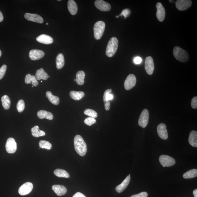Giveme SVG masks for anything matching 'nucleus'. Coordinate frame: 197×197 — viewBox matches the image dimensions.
<instances>
[{
	"mask_svg": "<svg viewBox=\"0 0 197 197\" xmlns=\"http://www.w3.org/2000/svg\"><path fill=\"white\" fill-rule=\"evenodd\" d=\"M74 146L77 153L81 156L86 154L87 148L86 143L81 135H77L74 139Z\"/></svg>",
	"mask_w": 197,
	"mask_h": 197,
	"instance_id": "nucleus-1",
	"label": "nucleus"
},
{
	"mask_svg": "<svg viewBox=\"0 0 197 197\" xmlns=\"http://www.w3.org/2000/svg\"><path fill=\"white\" fill-rule=\"evenodd\" d=\"M118 46V41L116 37H113L109 40L107 44L106 55L109 57L114 56L117 50Z\"/></svg>",
	"mask_w": 197,
	"mask_h": 197,
	"instance_id": "nucleus-2",
	"label": "nucleus"
},
{
	"mask_svg": "<svg viewBox=\"0 0 197 197\" xmlns=\"http://www.w3.org/2000/svg\"><path fill=\"white\" fill-rule=\"evenodd\" d=\"M173 54L174 57L180 62H186L189 60L188 53L179 46H176L174 48Z\"/></svg>",
	"mask_w": 197,
	"mask_h": 197,
	"instance_id": "nucleus-3",
	"label": "nucleus"
},
{
	"mask_svg": "<svg viewBox=\"0 0 197 197\" xmlns=\"http://www.w3.org/2000/svg\"><path fill=\"white\" fill-rule=\"evenodd\" d=\"M105 22L99 21L95 24L94 27V38L96 40L101 38L105 31Z\"/></svg>",
	"mask_w": 197,
	"mask_h": 197,
	"instance_id": "nucleus-4",
	"label": "nucleus"
},
{
	"mask_svg": "<svg viewBox=\"0 0 197 197\" xmlns=\"http://www.w3.org/2000/svg\"><path fill=\"white\" fill-rule=\"evenodd\" d=\"M159 161L163 167H170L175 164L176 161L173 158L166 155H162L159 157Z\"/></svg>",
	"mask_w": 197,
	"mask_h": 197,
	"instance_id": "nucleus-5",
	"label": "nucleus"
},
{
	"mask_svg": "<svg viewBox=\"0 0 197 197\" xmlns=\"http://www.w3.org/2000/svg\"><path fill=\"white\" fill-rule=\"evenodd\" d=\"M149 120V113L147 109H144L141 113L139 118V125L142 128L146 127Z\"/></svg>",
	"mask_w": 197,
	"mask_h": 197,
	"instance_id": "nucleus-6",
	"label": "nucleus"
},
{
	"mask_svg": "<svg viewBox=\"0 0 197 197\" xmlns=\"http://www.w3.org/2000/svg\"><path fill=\"white\" fill-rule=\"evenodd\" d=\"M5 149L9 153H15L17 149V144L14 138L10 137L7 139L5 144Z\"/></svg>",
	"mask_w": 197,
	"mask_h": 197,
	"instance_id": "nucleus-7",
	"label": "nucleus"
},
{
	"mask_svg": "<svg viewBox=\"0 0 197 197\" xmlns=\"http://www.w3.org/2000/svg\"><path fill=\"white\" fill-rule=\"evenodd\" d=\"M136 81V78L135 76L132 74H130L124 82V88L127 90H131L135 86Z\"/></svg>",
	"mask_w": 197,
	"mask_h": 197,
	"instance_id": "nucleus-8",
	"label": "nucleus"
},
{
	"mask_svg": "<svg viewBox=\"0 0 197 197\" xmlns=\"http://www.w3.org/2000/svg\"><path fill=\"white\" fill-rule=\"evenodd\" d=\"M192 5V2L191 0H178L176 2V8L180 11L187 10Z\"/></svg>",
	"mask_w": 197,
	"mask_h": 197,
	"instance_id": "nucleus-9",
	"label": "nucleus"
},
{
	"mask_svg": "<svg viewBox=\"0 0 197 197\" xmlns=\"http://www.w3.org/2000/svg\"><path fill=\"white\" fill-rule=\"evenodd\" d=\"M145 70L148 75H152L153 73L155 65L153 58L151 56L146 57L145 61Z\"/></svg>",
	"mask_w": 197,
	"mask_h": 197,
	"instance_id": "nucleus-10",
	"label": "nucleus"
},
{
	"mask_svg": "<svg viewBox=\"0 0 197 197\" xmlns=\"http://www.w3.org/2000/svg\"><path fill=\"white\" fill-rule=\"evenodd\" d=\"M33 188V185L30 182H27L20 187L18 193L22 196L26 195L29 194Z\"/></svg>",
	"mask_w": 197,
	"mask_h": 197,
	"instance_id": "nucleus-11",
	"label": "nucleus"
},
{
	"mask_svg": "<svg viewBox=\"0 0 197 197\" xmlns=\"http://www.w3.org/2000/svg\"><path fill=\"white\" fill-rule=\"evenodd\" d=\"M95 5L98 10L102 12H108L111 9L110 5L103 0L96 1L95 2Z\"/></svg>",
	"mask_w": 197,
	"mask_h": 197,
	"instance_id": "nucleus-12",
	"label": "nucleus"
},
{
	"mask_svg": "<svg viewBox=\"0 0 197 197\" xmlns=\"http://www.w3.org/2000/svg\"><path fill=\"white\" fill-rule=\"evenodd\" d=\"M157 131L160 138L164 140H166L168 139V131L167 129V126L164 124L161 123L158 126Z\"/></svg>",
	"mask_w": 197,
	"mask_h": 197,
	"instance_id": "nucleus-13",
	"label": "nucleus"
},
{
	"mask_svg": "<svg viewBox=\"0 0 197 197\" xmlns=\"http://www.w3.org/2000/svg\"><path fill=\"white\" fill-rule=\"evenodd\" d=\"M24 17L26 19L29 21L40 23H42L44 22L43 19L41 16L37 14L26 13L24 15Z\"/></svg>",
	"mask_w": 197,
	"mask_h": 197,
	"instance_id": "nucleus-14",
	"label": "nucleus"
},
{
	"mask_svg": "<svg viewBox=\"0 0 197 197\" xmlns=\"http://www.w3.org/2000/svg\"><path fill=\"white\" fill-rule=\"evenodd\" d=\"M44 55V52L40 50H31L29 53L30 58L34 61L38 60L43 58Z\"/></svg>",
	"mask_w": 197,
	"mask_h": 197,
	"instance_id": "nucleus-15",
	"label": "nucleus"
},
{
	"mask_svg": "<svg viewBox=\"0 0 197 197\" xmlns=\"http://www.w3.org/2000/svg\"><path fill=\"white\" fill-rule=\"evenodd\" d=\"M157 9L156 16L158 20L160 22H163L164 20L165 16V11L164 7L161 3L158 2L156 5Z\"/></svg>",
	"mask_w": 197,
	"mask_h": 197,
	"instance_id": "nucleus-16",
	"label": "nucleus"
},
{
	"mask_svg": "<svg viewBox=\"0 0 197 197\" xmlns=\"http://www.w3.org/2000/svg\"><path fill=\"white\" fill-rule=\"evenodd\" d=\"M36 40L39 42L45 44H50L52 43L53 40L51 37L48 35L43 34L40 35L36 38Z\"/></svg>",
	"mask_w": 197,
	"mask_h": 197,
	"instance_id": "nucleus-17",
	"label": "nucleus"
},
{
	"mask_svg": "<svg viewBox=\"0 0 197 197\" xmlns=\"http://www.w3.org/2000/svg\"><path fill=\"white\" fill-rule=\"evenodd\" d=\"M131 179V174H129L124 180L121 184L116 187V192L118 193H121L124 191L129 185Z\"/></svg>",
	"mask_w": 197,
	"mask_h": 197,
	"instance_id": "nucleus-18",
	"label": "nucleus"
},
{
	"mask_svg": "<svg viewBox=\"0 0 197 197\" xmlns=\"http://www.w3.org/2000/svg\"><path fill=\"white\" fill-rule=\"evenodd\" d=\"M52 189L59 196L64 195L67 192L66 188L62 185H53L52 187Z\"/></svg>",
	"mask_w": 197,
	"mask_h": 197,
	"instance_id": "nucleus-19",
	"label": "nucleus"
},
{
	"mask_svg": "<svg viewBox=\"0 0 197 197\" xmlns=\"http://www.w3.org/2000/svg\"><path fill=\"white\" fill-rule=\"evenodd\" d=\"M68 8L70 14L72 15H75L77 14L78 10V7L77 3L73 0L68 1Z\"/></svg>",
	"mask_w": 197,
	"mask_h": 197,
	"instance_id": "nucleus-20",
	"label": "nucleus"
},
{
	"mask_svg": "<svg viewBox=\"0 0 197 197\" xmlns=\"http://www.w3.org/2000/svg\"><path fill=\"white\" fill-rule=\"evenodd\" d=\"M37 116L38 118L40 119L45 118L48 120H52L53 118V115L52 113L45 110L38 111Z\"/></svg>",
	"mask_w": 197,
	"mask_h": 197,
	"instance_id": "nucleus-21",
	"label": "nucleus"
},
{
	"mask_svg": "<svg viewBox=\"0 0 197 197\" xmlns=\"http://www.w3.org/2000/svg\"><path fill=\"white\" fill-rule=\"evenodd\" d=\"M188 141L189 144L194 147H197V132L193 131L189 134Z\"/></svg>",
	"mask_w": 197,
	"mask_h": 197,
	"instance_id": "nucleus-22",
	"label": "nucleus"
},
{
	"mask_svg": "<svg viewBox=\"0 0 197 197\" xmlns=\"http://www.w3.org/2000/svg\"><path fill=\"white\" fill-rule=\"evenodd\" d=\"M25 83L27 84L31 83L33 86L36 87L38 85V82L36 78L34 75H31L30 74H28L25 77Z\"/></svg>",
	"mask_w": 197,
	"mask_h": 197,
	"instance_id": "nucleus-23",
	"label": "nucleus"
},
{
	"mask_svg": "<svg viewBox=\"0 0 197 197\" xmlns=\"http://www.w3.org/2000/svg\"><path fill=\"white\" fill-rule=\"evenodd\" d=\"M35 76L38 81H40L41 79L46 80L48 78V74L42 68L37 70Z\"/></svg>",
	"mask_w": 197,
	"mask_h": 197,
	"instance_id": "nucleus-24",
	"label": "nucleus"
},
{
	"mask_svg": "<svg viewBox=\"0 0 197 197\" xmlns=\"http://www.w3.org/2000/svg\"><path fill=\"white\" fill-rule=\"evenodd\" d=\"M46 97L52 104L55 105H58L59 102V99L58 96L53 95L51 92L48 91L46 92Z\"/></svg>",
	"mask_w": 197,
	"mask_h": 197,
	"instance_id": "nucleus-25",
	"label": "nucleus"
},
{
	"mask_svg": "<svg viewBox=\"0 0 197 197\" xmlns=\"http://www.w3.org/2000/svg\"><path fill=\"white\" fill-rule=\"evenodd\" d=\"M56 68L57 69L60 70L64 66L65 60L64 55L62 53H59L56 58Z\"/></svg>",
	"mask_w": 197,
	"mask_h": 197,
	"instance_id": "nucleus-26",
	"label": "nucleus"
},
{
	"mask_svg": "<svg viewBox=\"0 0 197 197\" xmlns=\"http://www.w3.org/2000/svg\"><path fill=\"white\" fill-rule=\"evenodd\" d=\"M70 98L76 100H81L85 95L84 92L82 91H70Z\"/></svg>",
	"mask_w": 197,
	"mask_h": 197,
	"instance_id": "nucleus-27",
	"label": "nucleus"
},
{
	"mask_svg": "<svg viewBox=\"0 0 197 197\" xmlns=\"http://www.w3.org/2000/svg\"><path fill=\"white\" fill-rule=\"evenodd\" d=\"M31 134L33 136L35 137H39L44 136L45 135V133L39 129L38 126H35L31 129Z\"/></svg>",
	"mask_w": 197,
	"mask_h": 197,
	"instance_id": "nucleus-28",
	"label": "nucleus"
},
{
	"mask_svg": "<svg viewBox=\"0 0 197 197\" xmlns=\"http://www.w3.org/2000/svg\"><path fill=\"white\" fill-rule=\"evenodd\" d=\"M85 75L84 72L81 70L77 72L76 75V82L78 84L80 85L84 84Z\"/></svg>",
	"mask_w": 197,
	"mask_h": 197,
	"instance_id": "nucleus-29",
	"label": "nucleus"
},
{
	"mask_svg": "<svg viewBox=\"0 0 197 197\" xmlns=\"http://www.w3.org/2000/svg\"><path fill=\"white\" fill-rule=\"evenodd\" d=\"M54 174L57 177L68 178L70 177V174L66 171L62 169H57L56 170Z\"/></svg>",
	"mask_w": 197,
	"mask_h": 197,
	"instance_id": "nucleus-30",
	"label": "nucleus"
},
{
	"mask_svg": "<svg viewBox=\"0 0 197 197\" xmlns=\"http://www.w3.org/2000/svg\"><path fill=\"white\" fill-rule=\"evenodd\" d=\"M1 101L3 106L5 109H8L10 108L11 101L10 98L6 95H5L1 98Z\"/></svg>",
	"mask_w": 197,
	"mask_h": 197,
	"instance_id": "nucleus-31",
	"label": "nucleus"
},
{
	"mask_svg": "<svg viewBox=\"0 0 197 197\" xmlns=\"http://www.w3.org/2000/svg\"><path fill=\"white\" fill-rule=\"evenodd\" d=\"M197 176V170L196 169H192L188 171L183 175V177L185 179H189L196 177Z\"/></svg>",
	"mask_w": 197,
	"mask_h": 197,
	"instance_id": "nucleus-32",
	"label": "nucleus"
},
{
	"mask_svg": "<svg viewBox=\"0 0 197 197\" xmlns=\"http://www.w3.org/2000/svg\"><path fill=\"white\" fill-rule=\"evenodd\" d=\"M111 92H112L111 89H108L104 92L103 96V100L104 102L113 99L114 96L113 94L111 93Z\"/></svg>",
	"mask_w": 197,
	"mask_h": 197,
	"instance_id": "nucleus-33",
	"label": "nucleus"
},
{
	"mask_svg": "<svg viewBox=\"0 0 197 197\" xmlns=\"http://www.w3.org/2000/svg\"><path fill=\"white\" fill-rule=\"evenodd\" d=\"M40 148L47 150H51L52 145L49 142L46 141L41 140L39 143Z\"/></svg>",
	"mask_w": 197,
	"mask_h": 197,
	"instance_id": "nucleus-34",
	"label": "nucleus"
},
{
	"mask_svg": "<svg viewBox=\"0 0 197 197\" xmlns=\"http://www.w3.org/2000/svg\"><path fill=\"white\" fill-rule=\"evenodd\" d=\"M84 114L91 117L96 118L97 117L98 114L93 109H87L84 111Z\"/></svg>",
	"mask_w": 197,
	"mask_h": 197,
	"instance_id": "nucleus-35",
	"label": "nucleus"
},
{
	"mask_svg": "<svg viewBox=\"0 0 197 197\" xmlns=\"http://www.w3.org/2000/svg\"><path fill=\"white\" fill-rule=\"evenodd\" d=\"M25 108V102L23 100H20L18 102L17 105H16V108L18 112L22 113L23 112Z\"/></svg>",
	"mask_w": 197,
	"mask_h": 197,
	"instance_id": "nucleus-36",
	"label": "nucleus"
},
{
	"mask_svg": "<svg viewBox=\"0 0 197 197\" xmlns=\"http://www.w3.org/2000/svg\"><path fill=\"white\" fill-rule=\"evenodd\" d=\"M84 122V123L87 125L91 126L93 124L96 123V120L95 118L89 117L85 119Z\"/></svg>",
	"mask_w": 197,
	"mask_h": 197,
	"instance_id": "nucleus-37",
	"label": "nucleus"
},
{
	"mask_svg": "<svg viewBox=\"0 0 197 197\" xmlns=\"http://www.w3.org/2000/svg\"><path fill=\"white\" fill-rule=\"evenodd\" d=\"M131 11L129 9H124L123 10L121 14L119 15V16H124V19L126 18L129 17L131 14Z\"/></svg>",
	"mask_w": 197,
	"mask_h": 197,
	"instance_id": "nucleus-38",
	"label": "nucleus"
},
{
	"mask_svg": "<svg viewBox=\"0 0 197 197\" xmlns=\"http://www.w3.org/2000/svg\"><path fill=\"white\" fill-rule=\"evenodd\" d=\"M7 69V66L5 65H3L0 68V80L3 78L5 75Z\"/></svg>",
	"mask_w": 197,
	"mask_h": 197,
	"instance_id": "nucleus-39",
	"label": "nucleus"
},
{
	"mask_svg": "<svg viewBox=\"0 0 197 197\" xmlns=\"http://www.w3.org/2000/svg\"><path fill=\"white\" fill-rule=\"evenodd\" d=\"M191 107L194 109H197V97L195 96L192 99L191 102Z\"/></svg>",
	"mask_w": 197,
	"mask_h": 197,
	"instance_id": "nucleus-40",
	"label": "nucleus"
},
{
	"mask_svg": "<svg viewBox=\"0 0 197 197\" xmlns=\"http://www.w3.org/2000/svg\"><path fill=\"white\" fill-rule=\"evenodd\" d=\"M148 196V193L144 192L139 193L138 194L133 195L131 197H147Z\"/></svg>",
	"mask_w": 197,
	"mask_h": 197,
	"instance_id": "nucleus-41",
	"label": "nucleus"
},
{
	"mask_svg": "<svg viewBox=\"0 0 197 197\" xmlns=\"http://www.w3.org/2000/svg\"><path fill=\"white\" fill-rule=\"evenodd\" d=\"M142 59L139 57H135L134 60V63L135 64H140V63L142 62Z\"/></svg>",
	"mask_w": 197,
	"mask_h": 197,
	"instance_id": "nucleus-42",
	"label": "nucleus"
},
{
	"mask_svg": "<svg viewBox=\"0 0 197 197\" xmlns=\"http://www.w3.org/2000/svg\"><path fill=\"white\" fill-rule=\"evenodd\" d=\"M105 109L106 110L108 111L110 109V103L109 101H106L105 102Z\"/></svg>",
	"mask_w": 197,
	"mask_h": 197,
	"instance_id": "nucleus-43",
	"label": "nucleus"
},
{
	"mask_svg": "<svg viewBox=\"0 0 197 197\" xmlns=\"http://www.w3.org/2000/svg\"><path fill=\"white\" fill-rule=\"evenodd\" d=\"M72 197H86L84 195L82 194L81 192H77L75 195H73V196Z\"/></svg>",
	"mask_w": 197,
	"mask_h": 197,
	"instance_id": "nucleus-44",
	"label": "nucleus"
},
{
	"mask_svg": "<svg viewBox=\"0 0 197 197\" xmlns=\"http://www.w3.org/2000/svg\"><path fill=\"white\" fill-rule=\"evenodd\" d=\"M3 16L2 13L1 12V11H0V22H2L3 21Z\"/></svg>",
	"mask_w": 197,
	"mask_h": 197,
	"instance_id": "nucleus-45",
	"label": "nucleus"
},
{
	"mask_svg": "<svg viewBox=\"0 0 197 197\" xmlns=\"http://www.w3.org/2000/svg\"><path fill=\"white\" fill-rule=\"evenodd\" d=\"M193 194H194V197H197V189H195L193 191Z\"/></svg>",
	"mask_w": 197,
	"mask_h": 197,
	"instance_id": "nucleus-46",
	"label": "nucleus"
},
{
	"mask_svg": "<svg viewBox=\"0 0 197 197\" xmlns=\"http://www.w3.org/2000/svg\"><path fill=\"white\" fill-rule=\"evenodd\" d=\"M1 55H2V52L1 51V50H0V57H1Z\"/></svg>",
	"mask_w": 197,
	"mask_h": 197,
	"instance_id": "nucleus-47",
	"label": "nucleus"
},
{
	"mask_svg": "<svg viewBox=\"0 0 197 197\" xmlns=\"http://www.w3.org/2000/svg\"><path fill=\"white\" fill-rule=\"evenodd\" d=\"M119 17V16H116V18H118Z\"/></svg>",
	"mask_w": 197,
	"mask_h": 197,
	"instance_id": "nucleus-48",
	"label": "nucleus"
},
{
	"mask_svg": "<svg viewBox=\"0 0 197 197\" xmlns=\"http://www.w3.org/2000/svg\"><path fill=\"white\" fill-rule=\"evenodd\" d=\"M46 25H49V23H46Z\"/></svg>",
	"mask_w": 197,
	"mask_h": 197,
	"instance_id": "nucleus-49",
	"label": "nucleus"
},
{
	"mask_svg": "<svg viewBox=\"0 0 197 197\" xmlns=\"http://www.w3.org/2000/svg\"><path fill=\"white\" fill-rule=\"evenodd\" d=\"M74 81H76V79H74Z\"/></svg>",
	"mask_w": 197,
	"mask_h": 197,
	"instance_id": "nucleus-50",
	"label": "nucleus"
},
{
	"mask_svg": "<svg viewBox=\"0 0 197 197\" xmlns=\"http://www.w3.org/2000/svg\"><path fill=\"white\" fill-rule=\"evenodd\" d=\"M58 1H61V0H58Z\"/></svg>",
	"mask_w": 197,
	"mask_h": 197,
	"instance_id": "nucleus-51",
	"label": "nucleus"
},
{
	"mask_svg": "<svg viewBox=\"0 0 197 197\" xmlns=\"http://www.w3.org/2000/svg\"><path fill=\"white\" fill-rule=\"evenodd\" d=\"M32 87H33V85H32Z\"/></svg>",
	"mask_w": 197,
	"mask_h": 197,
	"instance_id": "nucleus-52",
	"label": "nucleus"
}]
</instances>
